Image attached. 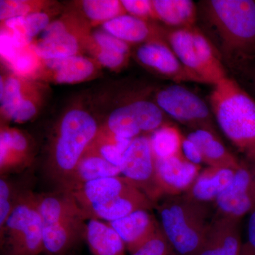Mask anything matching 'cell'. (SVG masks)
I'll list each match as a JSON object with an SVG mask.
<instances>
[{"instance_id":"obj_1","label":"cell","mask_w":255,"mask_h":255,"mask_svg":"<svg viewBox=\"0 0 255 255\" xmlns=\"http://www.w3.org/2000/svg\"><path fill=\"white\" fill-rule=\"evenodd\" d=\"M216 122L246 159H255V101L233 79L214 86L209 97Z\"/></svg>"},{"instance_id":"obj_2","label":"cell","mask_w":255,"mask_h":255,"mask_svg":"<svg viewBox=\"0 0 255 255\" xmlns=\"http://www.w3.org/2000/svg\"><path fill=\"white\" fill-rule=\"evenodd\" d=\"M68 191L89 217L106 222L117 221L137 210L155 208L143 192L123 176L96 179Z\"/></svg>"},{"instance_id":"obj_3","label":"cell","mask_w":255,"mask_h":255,"mask_svg":"<svg viewBox=\"0 0 255 255\" xmlns=\"http://www.w3.org/2000/svg\"><path fill=\"white\" fill-rule=\"evenodd\" d=\"M43 220L44 252L49 255H65L78 242L85 239L88 215L71 193L60 189L37 194Z\"/></svg>"},{"instance_id":"obj_4","label":"cell","mask_w":255,"mask_h":255,"mask_svg":"<svg viewBox=\"0 0 255 255\" xmlns=\"http://www.w3.org/2000/svg\"><path fill=\"white\" fill-rule=\"evenodd\" d=\"M162 233L179 255H196L210 223L208 205L182 194L165 196L156 204Z\"/></svg>"},{"instance_id":"obj_5","label":"cell","mask_w":255,"mask_h":255,"mask_svg":"<svg viewBox=\"0 0 255 255\" xmlns=\"http://www.w3.org/2000/svg\"><path fill=\"white\" fill-rule=\"evenodd\" d=\"M203 9L223 49L245 58L255 55V1L210 0L203 1Z\"/></svg>"},{"instance_id":"obj_6","label":"cell","mask_w":255,"mask_h":255,"mask_svg":"<svg viewBox=\"0 0 255 255\" xmlns=\"http://www.w3.org/2000/svg\"><path fill=\"white\" fill-rule=\"evenodd\" d=\"M97 132L95 119L85 111H70L62 119L48 171V175L59 184L60 189L68 187L79 162Z\"/></svg>"},{"instance_id":"obj_7","label":"cell","mask_w":255,"mask_h":255,"mask_svg":"<svg viewBox=\"0 0 255 255\" xmlns=\"http://www.w3.org/2000/svg\"><path fill=\"white\" fill-rule=\"evenodd\" d=\"M0 239L4 255H39L44 252L37 194L30 191L18 194L14 209L0 228Z\"/></svg>"},{"instance_id":"obj_8","label":"cell","mask_w":255,"mask_h":255,"mask_svg":"<svg viewBox=\"0 0 255 255\" xmlns=\"http://www.w3.org/2000/svg\"><path fill=\"white\" fill-rule=\"evenodd\" d=\"M155 101L166 115L179 123L194 130L203 129L216 132L214 115L207 104L185 87L172 85L161 89L156 94Z\"/></svg>"},{"instance_id":"obj_9","label":"cell","mask_w":255,"mask_h":255,"mask_svg":"<svg viewBox=\"0 0 255 255\" xmlns=\"http://www.w3.org/2000/svg\"><path fill=\"white\" fill-rule=\"evenodd\" d=\"M121 171L122 176L143 192L155 206L164 197L157 180L150 137L140 135L132 140L124 152Z\"/></svg>"},{"instance_id":"obj_10","label":"cell","mask_w":255,"mask_h":255,"mask_svg":"<svg viewBox=\"0 0 255 255\" xmlns=\"http://www.w3.org/2000/svg\"><path fill=\"white\" fill-rule=\"evenodd\" d=\"M215 205L216 214L238 220L255 209V159L241 161L231 185Z\"/></svg>"},{"instance_id":"obj_11","label":"cell","mask_w":255,"mask_h":255,"mask_svg":"<svg viewBox=\"0 0 255 255\" xmlns=\"http://www.w3.org/2000/svg\"><path fill=\"white\" fill-rule=\"evenodd\" d=\"M136 57L142 65L176 83L206 84L201 77L183 65L166 39L159 38L145 42L137 48Z\"/></svg>"},{"instance_id":"obj_12","label":"cell","mask_w":255,"mask_h":255,"mask_svg":"<svg viewBox=\"0 0 255 255\" xmlns=\"http://www.w3.org/2000/svg\"><path fill=\"white\" fill-rule=\"evenodd\" d=\"M155 160L157 180L164 197L187 193L201 171L200 165L189 162L183 154Z\"/></svg>"},{"instance_id":"obj_13","label":"cell","mask_w":255,"mask_h":255,"mask_svg":"<svg viewBox=\"0 0 255 255\" xmlns=\"http://www.w3.org/2000/svg\"><path fill=\"white\" fill-rule=\"evenodd\" d=\"M241 220L216 214L196 255H240L242 244Z\"/></svg>"},{"instance_id":"obj_14","label":"cell","mask_w":255,"mask_h":255,"mask_svg":"<svg viewBox=\"0 0 255 255\" xmlns=\"http://www.w3.org/2000/svg\"><path fill=\"white\" fill-rule=\"evenodd\" d=\"M150 210L141 209L117 221L107 222L117 231L130 254L138 250L161 229Z\"/></svg>"},{"instance_id":"obj_15","label":"cell","mask_w":255,"mask_h":255,"mask_svg":"<svg viewBox=\"0 0 255 255\" xmlns=\"http://www.w3.org/2000/svg\"><path fill=\"white\" fill-rule=\"evenodd\" d=\"M237 169L228 167H207L201 171L184 195L206 205L209 203L215 204L231 185Z\"/></svg>"},{"instance_id":"obj_16","label":"cell","mask_w":255,"mask_h":255,"mask_svg":"<svg viewBox=\"0 0 255 255\" xmlns=\"http://www.w3.org/2000/svg\"><path fill=\"white\" fill-rule=\"evenodd\" d=\"M194 142L200 151L203 163L208 167H228L238 169L239 160L228 150L216 132L208 130H194L187 136Z\"/></svg>"},{"instance_id":"obj_17","label":"cell","mask_w":255,"mask_h":255,"mask_svg":"<svg viewBox=\"0 0 255 255\" xmlns=\"http://www.w3.org/2000/svg\"><path fill=\"white\" fill-rule=\"evenodd\" d=\"M85 240L93 255H125L124 241L107 222L89 218Z\"/></svg>"},{"instance_id":"obj_18","label":"cell","mask_w":255,"mask_h":255,"mask_svg":"<svg viewBox=\"0 0 255 255\" xmlns=\"http://www.w3.org/2000/svg\"><path fill=\"white\" fill-rule=\"evenodd\" d=\"M0 99L3 114L13 122H26L36 115V106L23 97L21 82L14 77H10L4 82Z\"/></svg>"},{"instance_id":"obj_19","label":"cell","mask_w":255,"mask_h":255,"mask_svg":"<svg viewBox=\"0 0 255 255\" xmlns=\"http://www.w3.org/2000/svg\"><path fill=\"white\" fill-rule=\"evenodd\" d=\"M155 18L173 29L195 26L197 9L190 0H155L152 1Z\"/></svg>"},{"instance_id":"obj_20","label":"cell","mask_w":255,"mask_h":255,"mask_svg":"<svg viewBox=\"0 0 255 255\" xmlns=\"http://www.w3.org/2000/svg\"><path fill=\"white\" fill-rule=\"evenodd\" d=\"M105 30L126 43H137L159 38L157 32L145 20L123 14L104 23Z\"/></svg>"},{"instance_id":"obj_21","label":"cell","mask_w":255,"mask_h":255,"mask_svg":"<svg viewBox=\"0 0 255 255\" xmlns=\"http://www.w3.org/2000/svg\"><path fill=\"white\" fill-rule=\"evenodd\" d=\"M122 171L118 167L107 162L96 151H86L77 166L68 187L70 191L91 181L102 178L118 177Z\"/></svg>"},{"instance_id":"obj_22","label":"cell","mask_w":255,"mask_h":255,"mask_svg":"<svg viewBox=\"0 0 255 255\" xmlns=\"http://www.w3.org/2000/svg\"><path fill=\"white\" fill-rule=\"evenodd\" d=\"M194 44L198 58L203 69L206 84L215 86L226 78V70L219 55L211 41L197 28H193Z\"/></svg>"},{"instance_id":"obj_23","label":"cell","mask_w":255,"mask_h":255,"mask_svg":"<svg viewBox=\"0 0 255 255\" xmlns=\"http://www.w3.org/2000/svg\"><path fill=\"white\" fill-rule=\"evenodd\" d=\"M26 136L15 129H2L0 134V168L1 176L16 168L23 162L27 152Z\"/></svg>"},{"instance_id":"obj_24","label":"cell","mask_w":255,"mask_h":255,"mask_svg":"<svg viewBox=\"0 0 255 255\" xmlns=\"http://www.w3.org/2000/svg\"><path fill=\"white\" fill-rule=\"evenodd\" d=\"M46 65L53 70V78L58 83L71 84L83 81L91 76L95 71L92 61L78 55L63 59L48 60Z\"/></svg>"},{"instance_id":"obj_25","label":"cell","mask_w":255,"mask_h":255,"mask_svg":"<svg viewBox=\"0 0 255 255\" xmlns=\"http://www.w3.org/2000/svg\"><path fill=\"white\" fill-rule=\"evenodd\" d=\"M33 50L37 56L48 61L74 56L78 52L79 44L73 34L65 31L40 40Z\"/></svg>"},{"instance_id":"obj_26","label":"cell","mask_w":255,"mask_h":255,"mask_svg":"<svg viewBox=\"0 0 255 255\" xmlns=\"http://www.w3.org/2000/svg\"><path fill=\"white\" fill-rule=\"evenodd\" d=\"M149 137L155 159L170 158L182 155L184 135L175 126L165 124Z\"/></svg>"},{"instance_id":"obj_27","label":"cell","mask_w":255,"mask_h":255,"mask_svg":"<svg viewBox=\"0 0 255 255\" xmlns=\"http://www.w3.org/2000/svg\"><path fill=\"white\" fill-rule=\"evenodd\" d=\"M140 131L152 132L167 124L166 114L154 102L138 100L124 106Z\"/></svg>"},{"instance_id":"obj_28","label":"cell","mask_w":255,"mask_h":255,"mask_svg":"<svg viewBox=\"0 0 255 255\" xmlns=\"http://www.w3.org/2000/svg\"><path fill=\"white\" fill-rule=\"evenodd\" d=\"M84 11L95 21H110L122 14L124 9L122 2L116 0H85L82 1Z\"/></svg>"},{"instance_id":"obj_29","label":"cell","mask_w":255,"mask_h":255,"mask_svg":"<svg viewBox=\"0 0 255 255\" xmlns=\"http://www.w3.org/2000/svg\"><path fill=\"white\" fill-rule=\"evenodd\" d=\"M107 126L111 133L130 140L142 135V132L124 106L112 112L109 117Z\"/></svg>"},{"instance_id":"obj_30","label":"cell","mask_w":255,"mask_h":255,"mask_svg":"<svg viewBox=\"0 0 255 255\" xmlns=\"http://www.w3.org/2000/svg\"><path fill=\"white\" fill-rule=\"evenodd\" d=\"M130 255H179L165 238L162 229Z\"/></svg>"},{"instance_id":"obj_31","label":"cell","mask_w":255,"mask_h":255,"mask_svg":"<svg viewBox=\"0 0 255 255\" xmlns=\"http://www.w3.org/2000/svg\"><path fill=\"white\" fill-rule=\"evenodd\" d=\"M18 194L14 195V189L4 176L0 179V228L4 226L14 209Z\"/></svg>"},{"instance_id":"obj_32","label":"cell","mask_w":255,"mask_h":255,"mask_svg":"<svg viewBox=\"0 0 255 255\" xmlns=\"http://www.w3.org/2000/svg\"><path fill=\"white\" fill-rule=\"evenodd\" d=\"M31 5L26 1L1 0L0 1V19L6 20L31 14Z\"/></svg>"},{"instance_id":"obj_33","label":"cell","mask_w":255,"mask_h":255,"mask_svg":"<svg viewBox=\"0 0 255 255\" xmlns=\"http://www.w3.org/2000/svg\"><path fill=\"white\" fill-rule=\"evenodd\" d=\"M124 9L131 16L144 20L155 18L152 1L147 0H123L121 1Z\"/></svg>"},{"instance_id":"obj_34","label":"cell","mask_w":255,"mask_h":255,"mask_svg":"<svg viewBox=\"0 0 255 255\" xmlns=\"http://www.w3.org/2000/svg\"><path fill=\"white\" fill-rule=\"evenodd\" d=\"M96 43L102 49L113 50L129 54L130 48L127 43L112 36L107 31H97L94 33Z\"/></svg>"},{"instance_id":"obj_35","label":"cell","mask_w":255,"mask_h":255,"mask_svg":"<svg viewBox=\"0 0 255 255\" xmlns=\"http://www.w3.org/2000/svg\"><path fill=\"white\" fill-rule=\"evenodd\" d=\"M102 139L100 142H99L96 152L107 162L121 169L123 160V152H121L113 142L107 140L104 137Z\"/></svg>"},{"instance_id":"obj_36","label":"cell","mask_w":255,"mask_h":255,"mask_svg":"<svg viewBox=\"0 0 255 255\" xmlns=\"http://www.w3.org/2000/svg\"><path fill=\"white\" fill-rule=\"evenodd\" d=\"M9 65L14 71L21 75H27L34 71L36 68L37 60L34 54L23 48Z\"/></svg>"},{"instance_id":"obj_37","label":"cell","mask_w":255,"mask_h":255,"mask_svg":"<svg viewBox=\"0 0 255 255\" xmlns=\"http://www.w3.org/2000/svg\"><path fill=\"white\" fill-rule=\"evenodd\" d=\"M128 54L121 53L117 50L101 48L97 58L104 66L110 68H117L122 66L127 62Z\"/></svg>"},{"instance_id":"obj_38","label":"cell","mask_w":255,"mask_h":255,"mask_svg":"<svg viewBox=\"0 0 255 255\" xmlns=\"http://www.w3.org/2000/svg\"><path fill=\"white\" fill-rule=\"evenodd\" d=\"M182 154L192 163L199 164L203 163L202 157H201L200 151L194 142L187 136H184L182 142Z\"/></svg>"},{"instance_id":"obj_39","label":"cell","mask_w":255,"mask_h":255,"mask_svg":"<svg viewBox=\"0 0 255 255\" xmlns=\"http://www.w3.org/2000/svg\"><path fill=\"white\" fill-rule=\"evenodd\" d=\"M244 246L255 255V209L250 214L248 224V242Z\"/></svg>"},{"instance_id":"obj_40","label":"cell","mask_w":255,"mask_h":255,"mask_svg":"<svg viewBox=\"0 0 255 255\" xmlns=\"http://www.w3.org/2000/svg\"><path fill=\"white\" fill-rule=\"evenodd\" d=\"M255 255L253 253H252L246 247L244 246V245L243 246V248H242V251L241 253V255Z\"/></svg>"}]
</instances>
